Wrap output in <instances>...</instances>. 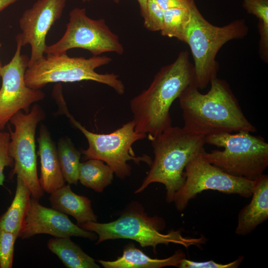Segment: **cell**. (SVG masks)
Wrapping results in <instances>:
<instances>
[{"label": "cell", "mask_w": 268, "mask_h": 268, "mask_svg": "<svg viewBox=\"0 0 268 268\" xmlns=\"http://www.w3.org/2000/svg\"><path fill=\"white\" fill-rule=\"evenodd\" d=\"M201 154L193 158L185 167L184 183L174 195L173 201L179 211H183L190 201L205 190L237 194L245 198L251 197L255 180L229 174L209 163Z\"/></svg>", "instance_id": "cell-10"}, {"label": "cell", "mask_w": 268, "mask_h": 268, "mask_svg": "<svg viewBox=\"0 0 268 268\" xmlns=\"http://www.w3.org/2000/svg\"><path fill=\"white\" fill-rule=\"evenodd\" d=\"M137 1L139 4L141 16L143 18L147 13V0H137Z\"/></svg>", "instance_id": "cell-30"}, {"label": "cell", "mask_w": 268, "mask_h": 268, "mask_svg": "<svg viewBox=\"0 0 268 268\" xmlns=\"http://www.w3.org/2000/svg\"><path fill=\"white\" fill-rule=\"evenodd\" d=\"M81 0L82 1V2H87V1H91V0ZM111 0L115 3H119V1L120 0Z\"/></svg>", "instance_id": "cell-32"}, {"label": "cell", "mask_w": 268, "mask_h": 268, "mask_svg": "<svg viewBox=\"0 0 268 268\" xmlns=\"http://www.w3.org/2000/svg\"><path fill=\"white\" fill-rule=\"evenodd\" d=\"M165 225L162 218L157 216L149 217L141 207L132 206L113 221H89L78 226L98 235L96 244L110 239H129L137 242L142 247H152L154 252L156 246L160 244H176L188 249L192 245L198 246L206 242L205 238L202 235L195 238L184 237L180 230L163 234L161 231Z\"/></svg>", "instance_id": "cell-5"}, {"label": "cell", "mask_w": 268, "mask_h": 268, "mask_svg": "<svg viewBox=\"0 0 268 268\" xmlns=\"http://www.w3.org/2000/svg\"><path fill=\"white\" fill-rule=\"evenodd\" d=\"M49 198L52 207L73 216L78 225L89 221H97V216L87 197L78 195L71 189L69 184L65 185L50 194Z\"/></svg>", "instance_id": "cell-17"}, {"label": "cell", "mask_w": 268, "mask_h": 268, "mask_svg": "<svg viewBox=\"0 0 268 268\" xmlns=\"http://www.w3.org/2000/svg\"><path fill=\"white\" fill-rule=\"evenodd\" d=\"M44 118L42 108L36 104L28 113L20 111L10 118L14 131L8 127V152L14 161L10 175L20 177L30 189L31 197L37 200L43 196L44 192L37 175L35 136L38 124Z\"/></svg>", "instance_id": "cell-11"}, {"label": "cell", "mask_w": 268, "mask_h": 268, "mask_svg": "<svg viewBox=\"0 0 268 268\" xmlns=\"http://www.w3.org/2000/svg\"><path fill=\"white\" fill-rule=\"evenodd\" d=\"M31 199L28 186L17 177L16 191L7 210L0 217V228L18 235L23 224Z\"/></svg>", "instance_id": "cell-19"}, {"label": "cell", "mask_w": 268, "mask_h": 268, "mask_svg": "<svg viewBox=\"0 0 268 268\" xmlns=\"http://www.w3.org/2000/svg\"><path fill=\"white\" fill-rule=\"evenodd\" d=\"M73 48L89 51L94 56L107 52L122 55L124 48L119 36L109 28L104 19L88 17L84 8L75 7L69 13L68 22L61 38L46 46L45 54L67 53Z\"/></svg>", "instance_id": "cell-9"}, {"label": "cell", "mask_w": 268, "mask_h": 268, "mask_svg": "<svg viewBox=\"0 0 268 268\" xmlns=\"http://www.w3.org/2000/svg\"><path fill=\"white\" fill-rule=\"evenodd\" d=\"M210 84L205 94L201 93L194 83L179 97L184 122L183 128L189 134L205 137L240 131L256 132L228 83L216 77Z\"/></svg>", "instance_id": "cell-1"}, {"label": "cell", "mask_w": 268, "mask_h": 268, "mask_svg": "<svg viewBox=\"0 0 268 268\" xmlns=\"http://www.w3.org/2000/svg\"><path fill=\"white\" fill-rule=\"evenodd\" d=\"M194 83V68L189 52L182 51L173 62L159 69L147 88L130 101L135 131L145 134L151 141L172 126V103Z\"/></svg>", "instance_id": "cell-2"}, {"label": "cell", "mask_w": 268, "mask_h": 268, "mask_svg": "<svg viewBox=\"0 0 268 268\" xmlns=\"http://www.w3.org/2000/svg\"><path fill=\"white\" fill-rule=\"evenodd\" d=\"M112 59L106 56H93L89 58L70 57L67 53L46 54L42 59L28 67L24 75L26 85L31 88L40 89L52 82H74L91 80L106 85L119 95L125 88L118 75L101 74L96 68L109 64Z\"/></svg>", "instance_id": "cell-6"}, {"label": "cell", "mask_w": 268, "mask_h": 268, "mask_svg": "<svg viewBox=\"0 0 268 268\" xmlns=\"http://www.w3.org/2000/svg\"><path fill=\"white\" fill-rule=\"evenodd\" d=\"M67 0H37L26 9L19 20L21 33L17 36L22 46L30 45L28 67L45 56L46 36L52 26L62 16Z\"/></svg>", "instance_id": "cell-13"}, {"label": "cell", "mask_w": 268, "mask_h": 268, "mask_svg": "<svg viewBox=\"0 0 268 268\" xmlns=\"http://www.w3.org/2000/svg\"><path fill=\"white\" fill-rule=\"evenodd\" d=\"M189 10L191 18L185 43L193 56L196 86L203 89L217 77L219 66L215 59L219 50L229 41L245 38L249 28L243 19L222 26L211 24L201 13L195 0H191Z\"/></svg>", "instance_id": "cell-4"}, {"label": "cell", "mask_w": 268, "mask_h": 268, "mask_svg": "<svg viewBox=\"0 0 268 268\" xmlns=\"http://www.w3.org/2000/svg\"><path fill=\"white\" fill-rule=\"evenodd\" d=\"M46 234L54 237L77 236L94 240L96 233L84 230L74 224L67 214L41 205L31 197L18 238L28 239L36 235Z\"/></svg>", "instance_id": "cell-14"}, {"label": "cell", "mask_w": 268, "mask_h": 268, "mask_svg": "<svg viewBox=\"0 0 268 268\" xmlns=\"http://www.w3.org/2000/svg\"><path fill=\"white\" fill-rule=\"evenodd\" d=\"M40 159L39 183L44 192L51 194L65 185L57 149L46 127L41 125L38 138Z\"/></svg>", "instance_id": "cell-16"}, {"label": "cell", "mask_w": 268, "mask_h": 268, "mask_svg": "<svg viewBox=\"0 0 268 268\" xmlns=\"http://www.w3.org/2000/svg\"><path fill=\"white\" fill-rule=\"evenodd\" d=\"M144 27L152 32L160 31L164 21V10L156 0H147V13L143 18Z\"/></svg>", "instance_id": "cell-25"}, {"label": "cell", "mask_w": 268, "mask_h": 268, "mask_svg": "<svg viewBox=\"0 0 268 268\" xmlns=\"http://www.w3.org/2000/svg\"><path fill=\"white\" fill-rule=\"evenodd\" d=\"M10 141L9 133H0V186L3 185L4 180L3 170L5 167H12L14 165L13 158L9 155L8 146Z\"/></svg>", "instance_id": "cell-28"}, {"label": "cell", "mask_w": 268, "mask_h": 268, "mask_svg": "<svg viewBox=\"0 0 268 268\" xmlns=\"http://www.w3.org/2000/svg\"><path fill=\"white\" fill-rule=\"evenodd\" d=\"M18 235L0 228V268L12 266L14 244Z\"/></svg>", "instance_id": "cell-24"}, {"label": "cell", "mask_w": 268, "mask_h": 268, "mask_svg": "<svg viewBox=\"0 0 268 268\" xmlns=\"http://www.w3.org/2000/svg\"><path fill=\"white\" fill-rule=\"evenodd\" d=\"M16 49L11 61L2 66L0 77L2 85L0 89V130L4 129L10 118L23 110L28 113L34 102L42 100L44 93L40 89L28 87L24 75L28 67L29 58L21 54L22 44L16 36Z\"/></svg>", "instance_id": "cell-12"}, {"label": "cell", "mask_w": 268, "mask_h": 268, "mask_svg": "<svg viewBox=\"0 0 268 268\" xmlns=\"http://www.w3.org/2000/svg\"><path fill=\"white\" fill-rule=\"evenodd\" d=\"M164 10L172 8L189 9L191 0H156Z\"/></svg>", "instance_id": "cell-29"}, {"label": "cell", "mask_w": 268, "mask_h": 268, "mask_svg": "<svg viewBox=\"0 0 268 268\" xmlns=\"http://www.w3.org/2000/svg\"><path fill=\"white\" fill-rule=\"evenodd\" d=\"M114 173L112 169L103 161L89 159L80 163L78 179L84 186L101 192L111 183Z\"/></svg>", "instance_id": "cell-21"}, {"label": "cell", "mask_w": 268, "mask_h": 268, "mask_svg": "<svg viewBox=\"0 0 268 268\" xmlns=\"http://www.w3.org/2000/svg\"><path fill=\"white\" fill-rule=\"evenodd\" d=\"M58 155L61 170L68 184H77L81 153L68 138L61 139L58 143Z\"/></svg>", "instance_id": "cell-22"}, {"label": "cell", "mask_w": 268, "mask_h": 268, "mask_svg": "<svg viewBox=\"0 0 268 268\" xmlns=\"http://www.w3.org/2000/svg\"><path fill=\"white\" fill-rule=\"evenodd\" d=\"M0 47H1V44H0Z\"/></svg>", "instance_id": "cell-34"}, {"label": "cell", "mask_w": 268, "mask_h": 268, "mask_svg": "<svg viewBox=\"0 0 268 268\" xmlns=\"http://www.w3.org/2000/svg\"><path fill=\"white\" fill-rule=\"evenodd\" d=\"M21 0H0V11L16 1Z\"/></svg>", "instance_id": "cell-31"}, {"label": "cell", "mask_w": 268, "mask_h": 268, "mask_svg": "<svg viewBox=\"0 0 268 268\" xmlns=\"http://www.w3.org/2000/svg\"><path fill=\"white\" fill-rule=\"evenodd\" d=\"M244 257L239 256L235 261L227 264H220L215 261L209 260L203 262H196L183 259L179 266L180 268H237L242 263Z\"/></svg>", "instance_id": "cell-27"}, {"label": "cell", "mask_w": 268, "mask_h": 268, "mask_svg": "<svg viewBox=\"0 0 268 268\" xmlns=\"http://www.w3.org/2000/svg\"><path fill=\"white\" fill-rule=\"evenodd\" d=\"M251 201L239 212L235 232L239 236L251 233L268 218V175L255 180Z\"/></svg>", "instance_id": "cell-15"}, {"label": "cell", "mask_w": 268, "mask_h": 268, "mask_svg": "<svg viewBox=\"0 0 268 268\" xmlns=\"http://www.w3.org/2000/svg\"><path fill=\"white\" fill-rule=\"evenodd\" d=\"M61 110L86 137L88 147L86 149H82L81 153L86 159H96L103 161L121 179L131 174L132 168L127 163L128 161L133 160L137 164L140 162L149 166L151 164L152 160L150 156L145 154L136 156L133 150L132 145L134 142L146 137L145 134L135 131L133 120L110 133L96 134L89 131L76 121L69 113L67 106Z\"/></svg>", "instance_id": "cell-8"}, {"label": "cell", "mask_w": 268, "mask_h": 268, "mask_svg": "<svg viewBox=\"0 0 268 268\" xmlns=\"http://www.w3.org/2000/svg\"><path fill=\"white\" fill-rule=\"evenodd\" d=\"M190 18L189 8H172L164 10L163 25L160 31L161 35L175 38L185 43Z\"/></svg>", "instance_id": "cell-23"}, {"label": "cell", "mask_w": 268, "mask_h": 268, "mask_svg": "<svg viewBox=\"0 0 268 268\" xmlns=\"http://www.w3.org/2000/svg\"><path fill=\"white\" fill-rule=\"evenodd\" d=\"M151 141L154 160L142 184L134 193L142 192L152 183H161L166 190V202L171 203L174 195L184 183L185 167L205 151V136L171 126Z\"/></svg>", "instance_id": "cell-3"}, {"label": "cell", "mask_w": 268, "mask_h": 268, "mask_svg": "<svg viewBox=\"0 0 268 268\" xmlns=\"http://www.w3.org/2000/svg\"><path fill=\"white\" fill-rule=\"evenodd\" d=\"M185 258V253L179 250L167 258L153 259L131 244L125 248L123 255L116 260L98 262L105 268H160L167 266L178 267L181 261Z\"/></svg>", "instance_id": "cell-18"}, {"label": "cell", "mask_w": 268, "mask_h": 268, "mask_svg": "<svg viewBox=\"0 0 268 268\" xmlns=\"http://www.w3.org/2000/svg\"><path fill=\"white\" fill-rule=\"evenodd\" d=\"M205 143L223 148L204 151L202 156L231 175L254 181L268 167V143L260 136L247 131L205 137Z\"/></svg>", "instance_id": "cell-7"}, {"label": "cell", "mask_w": 268, "mask_h": 268, "mask_svg": "<svg viewBox=\"0 0 268 268\" xmlns=\"http://www.w3.org/2000/svg\"><path fill=\"white\" fill-rule=\"evenodd\" d=\"M48 249L68 268H98L95 260L85 253L70 237L50 239Z\"/></svg>", "instance_id": "cell-20"}, {"label": "cell", "mask_w": 268, "mask_h": 268, "mask_svg": "<svg viewBox=\"0 0 268 268\" xmlns=\"http://www.w3.org/2000/svg\"><path fill=\"white\" fill-rule=\"evenodd\" d=\"M1 67H2V64H1V62L0 61V69Z\"/></svg>", "instance_id": "cell-33"}, {"label": "cell", "mask_w": 268, "mask_h": 268, "mask_svg": "<svg viewBox=\"0 0 268 268\" xmlns=\"http://www.w3.org/2000/svg\"><path fill=\"white\" fill-rule=\"evenodd\" d=\"M243 7L259 20L258 24L268 27V0H242Z\"/></svg>", "instance_id": "cell-26"}]
</instances>
